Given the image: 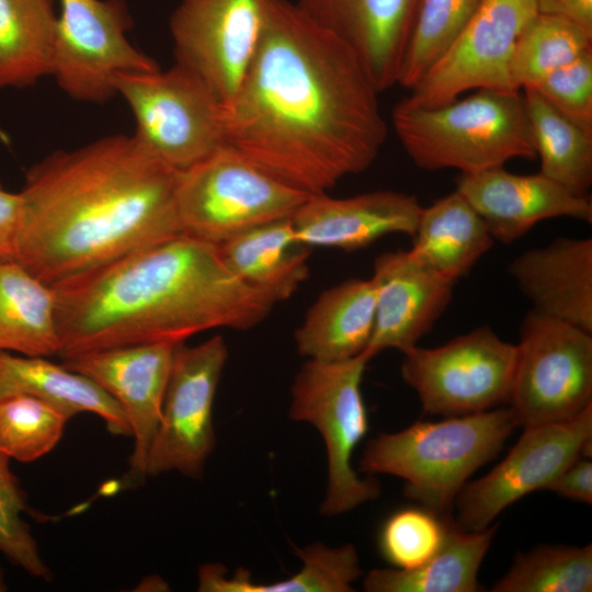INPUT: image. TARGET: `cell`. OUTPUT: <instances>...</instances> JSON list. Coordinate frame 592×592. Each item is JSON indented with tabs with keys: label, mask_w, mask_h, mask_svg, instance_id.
<instances>
[{
	"label": "cell",
	"mask_w": 592,
	"mask_h": 592,
	"mask_svg": "<svg viewBox=\"0 0 592 592\" xmlns=\"http://www.w3.org/2000/svg\"><path fill=\"white\" fill-rule=\"evenodd\" d=\"M26 395L44 400L70 419L89 412L100 417L109 432L132 436L118 402L88 377L43 356L0 352V398Z\"/></svg>",
	"instance_id": "cell-23"
},
{
	"label": "cell",
	"mask_w": 592,
	"mask_h": 592,
	"mask_svg": "<svg viewBox=\"0 0 592 592\" xmlns=\"http://www.w3.org/2000/svg\"><path fill=\"white\" fill-rule=\"evenodd\" d=\"M592 406L561 422L525 426L508 455L483 477L466 482L454 509L455 523L481 531L509 505L547 486L570 464L591 457Z\"/></svg>",
	"instance_id": "cell-13"
},
{
	"label": "cell",
	"mask_w": 592,
	"mask_h": 592,
	"mask_svg": "<svg viewBox=\"0 0 592 592\" xmlns=\"http://www.w3.org/2000/svg\"><path fill=\"white\" fill-rule=\"evenodd\" d=\"M217 247L236 276L275 304L292 297L309 276L310 247L296 238L291 218L250 228Z\"/></svg>",
	"instance_id": "cell-24"
},
{
	"label": "cell",
	"mask_w": 592,
	"mask_h": 592,
	"mask_svg": "<svg viewBox=\"0 0 592 592\" xmlns=\"http://www.w3.org/2000/svg\"><path fill=\"white\" fill-rule=\"evenodd\" d=\"M574 501L592 503V462L581 457L565 468L546 488Z\"/></svg>",
	"instance_id": "cell-38"
},
{
	"label": "cell",
	"mask_w": 592,
	"mask_h": 592,
	"mask_svg": "<svg viewBox=\"0 0 592 592\" xmlns=\"http://www.w3.org/2000/svg\"><path fill=\"white\" fill-rule=\"evenodd\" d=\"M539 172L571 193L588 196L592 185V134L549 105L533 89H522Z\"/></svg>",
	"instance_id": "cell-29"
},
{
	"label": "cell",
	"mask_w": 592,
	"mask_h": 592,
	"mask_svg": "<svg viewBox=\"0 0 592 592\" xmlns=\"http://www.w3.org/2000/svg\"><path fill=\"white\" fill-rule=\"evenodd\" d=\"M411 238L409 251L455 283L494 242L482 218L457 190L422 207Z\"/></svg>",
	"instance_id": "cell-25"
},
{
	"label": "cell",
	"mask_w": 592,
	"mask_h": 592,
	"mask_svg": "<svg viewBox=\"0 0 592 592\" xmlns=\"http://www.w3.org/2000/svg\"><path fill=\"white\" fill-rule=\"evenodd\" d=\"M69 420L60 409L32 396L0 398V452L9 459L34 462L58 444Z\"/></svg>",
	"instance_id": "cell-34"
},
{
	"label": "cell",
	"mask_w": 592,
	"mask_h": 592,
	"mask_svg": "<svg viewBox=\"0 0 592 592\" xmlns=\"http://www.w3.org/2000/svg\"><path fill=\"white\" fill-rule=\"evenodd\" d=\"M498 524L465 531L448 517L443 543L422 565L411 569H374L363 588L367 592H477L478 572Z\"/></svg>",
	"instance_id": "cell-26"
},
{
	"label": "cell",
	"mask_w": 592,
	"mask_h": 592,
	"mask_svg": "<svg viewBox=\"0 0 592 592\" xmlns=\"http://www.w3.org/2000/svg\"><path fill=\"white\" fill-rule=\"evenodd\" d=\"M376 289L369 278H349L325 289L295 330L297 351L308 360L337 362L363 353L375 321Z\"/></svg>",
	"instance_id": "cell-22"
},
{
	"label": "cell",
	"mask_w": 592,
	"mask_h": 592,
	"mask_svg": "<svg viewBox=\"0 0 592 592\" xmlns=\"http://www.w3.org/2000/svg\"><path fill=\"white\" fill-rule=\"evenodd\" d=\"M228 357L224 338L177 345L146 477L179 471L198 478L215 446L213 403Z\"/></svg>",
	"instance_id": "cell-12"
},
{
	"label": "cell",
	"mask_w": 592,
	"mask_h": 592,
	"mask_svg": "<svg viewBox=\"0 0 592 592\" xmlns=\"http://www.w3.org/2000/svg\"><path fill=\"white\" fill-rule=\"evenodd\" d=\"M115 87L134 115L133 137L173 169L184 170L226 144L221 103L182 65L123 73Z\"/></svg>",
	"instance_id": "cell-8"
},
{
	"label": "cell",
	"mask_w": 592,
	"mask_h": 592,
	"mask_svg": "<svg viewBox=\"0 0 592 592\" xmlns=\"http://www.w3.org/2000/svg\"><path fill=\"white\" fill-rule=\"evenodd\" d=\"M492 592H590L592 545H540L516 555Z\"/></svg>",
	"instance_id": "cell-32"
},
{
	"label": "cell",
	"mask_w": 592,
	"mask_h": 592,
	"mask_svg": "<svg viewBox=\"0 0 592 592\" xmlns=\"http://www.w3.org/2000/svg\"><path fill=\"white\" fill-rule=\"evenodd\" d=\"M352 48L295 2L272 0L261 42L224 107L226 144L277 179L326 193L376 160L387 123Z\"/></svg>",
	"instance_id": "cell-1"
},
{
	"label": "cell",
	"mask_w": 592,
	"mask_h": 592,
	"mask_svg": "<svg viewBox=\"0 0 592 592\" xmlns=\"http://www.w3.org/2000/svg\"><path fill=\"white\" fill-rule=\"evenodd\" d=\"M391 124L411 161L428 171L475 173L536 157L522 90L478 89L435 107L400 100Z\"/></svg>",
	"instance_id": "cell-5"
},
{
	"label": "cell",
	"mask_w": 592,
	"mask_h": 592,
	"mask_svg": "<svg viewBox=\"0 0 592 592\" xmlns=\"http://www.w3.org/2000/svg\"><path fill=\"white\" fill-rule=\"evenodd\" d=\"M22 217V195L3 189L0 183V259L14 260Z\"/></svg>",
	"instance_id": "cell-39"
},
{
	"label": "cell",
	"mask_w": 592,
	"mask_h": 592,
	"mask_svg": "<svg viewBox=\"0 0 592 592\" xmlns=\"http://www.w3.org/2000/svg\"><path fill=\"white\" fill-rule=\"evenodd\" d=\"M372 357L364 351L349 360H308L291 388V419L314 425L328 455V487L321 504L325 515H339L375 500L378 481L363 478L352 466L355 447L368 430L361 384Z\"/></svg>",
	"instance_id": "cell-7"
},
{
	"label": "cell",
	"mask_w": 592,
	"mask_h": 592,
	"mask_svg": "<svg viewBox=\"0 0 592 592\" xmlns=\"http://www.w3.org/2000/svg\"><path fill=\"white\" fill-rule=\"evenodd\" d=\"M57 20L52 76L70 98L103 103L116 93L123 73L159 69L133 46L126 8L119 0H56Z\"/></svg>",
	"instance_id": "cell-11"
},
{
	"label": "cell",
	"mask_w": 592,
	"mask_h": 592,
	"mask_svg": "<svg viewBox=\"0 0 592 592\" xmlns=\"http://www.w3.org/2000/svg\"><path fill=\"white\" fill-rule=\"evenodd\" d=\"M534 311L592 333V239L558 237L509 264Z\"/></svg>",
	"instance_id": "cell-21"
},
{
	"label": "cell",
	"mask_w": 592,
	"mask_h": 592,
	"mask_svg": "<svg viewBox=\"0 0 592 592\" xmlns=\"http://www.w3.org/2000/svg\"><path fill=\"white\" fill-rule=\"evenodd\" d=\"M303 561L300 570L285 581L257 583L246 570L226 576L221 565L208 567L202 577V587L207 592H348L362 574L358 555L352 544L330 548L323 544H311L296 549Z\"/></svg>",
	"instance_id": "cell-30"
},
{
	"label": "cell",
	"mask_w": 592,
	"mask_h": 592,
	"mask_svg": "<svg viewBox=\"0 0 592 592\" xmlns=\"http://www.w3.org/2000/svg\"><path fill=\"white\" fill-rule=\"evenodd\" d=\"M61 360L111 348L248 330L275 303L236 276L217 244L180 235L52 285Z\"/></svg>",
	"instance_id": "cell-3"
},
{
	"label": "cell",
	"mask_w": 592,
	"mask_h": 592,
	"mask_svg": "<svg viewBox=\"0 0 592 592\" xmlns=\"http://www.w3.org/2000/svg\"><path fill=\"white\" fill-rule=\"evenodd\" d=\"M0 352L43 357L59 352L54 288L15 260L0 259Z\"/></svg>",
	"instance_id": "cell-27"
},
{
	"label": "cell",
	"mask_w": 592,
	"mask_h": 592,
	"mask_svg": "<svg viewBox=\"0 0 592 592\" xmlns=\"http://www.w3.org/2000/svg\"><path fill=\"white\" fill-rule=\"evenodd\" d=\"M528 88L570 122L592 134V48Z\"/></svg>",
	"instance_id": "cell-37"
},
{
	"label": "cell",
	"mask_w": 592,
	"mask_h": 592,
	"mask_svg": "<svg viewBox=\"0 0 592 592\" xmlns=\"http://www.w3.org/2000/svg\"><path fill=\"white\" fill-rule=\"evenodd\" d=\"M456 190L482 218L493 240L503 244L513 243L546 219L592 223L589 195H576L540 172L521 175L497 167L462 173Z\"/></svg>",
	"instance_id": "cell-18"
},
{
	"label": "cell",
	"mask_w": 592,
	"mask_h": 592,
	"mask_svg": "<svg viewBox=\"0 0 592 592\" xmlns=\"http://www.w3.org/2000/svg\"><path fill=\"white\" fill-rule=\"evenodd\" d=\"M178 344H134L62 360L67 368L93 380L122 407L134 437L127 485L135 486L146 478L148 453L161 418Z\"/></svg>",
	"instance_id": "cell-16"
},
{
	"label": "cell",
	"mask_w": 592,
	"mask_h": 592,
	"mask_svg": "<svg viewBox=\"0 0 592 592\" xmlns=\"http://www.w3.org/2000/svg\"><path fill=\"white\" fill-rule=\"evenodd\" d=\"M447 519L422 506L395 512L386 520L379 534L382 555L399 569L422 565L441 547Z\"/></svg>",
	"instance_id": "cell-35"
},
{
	"label": "cell",
	"mask_w": 592,
	"mask_h": 592,
	"mask_svg": "<svg viewBox=\"0 0 592 592\" xmlns=\"http://www.w3.org/2000/svg\"><path fill=\"white\" fill-rule=\"evenodd\" d=\"M485 0H421L397 84L411 90L447 50Z\"/></svg>",
	"instance_id": "cell-33"
},
{
	"label": "cell",
	"mask_w": 592,
	"mask_h": 592,
	"mask_svg": "<svg viewBox=\"0 0 592 592\" xmlns=\"http://www.w3.org/2000/svg\"><path fill=\"white\" fill-rule=\"evenodd\" d=\"M421 0H296L356 54L378 92L397 84Z\"/></svg>",
	"instance_id": "cell-20"
},
{
	"label": "cell",
	"mask_w": 592,
	"mask_h": 592,
	"mask_svg": "<svg viewBox=\"0 0 592 592\" xmlns=\"http://www.w3.org/2000/svg\"><path fill=\"white\" fill-rule=\"evenodd\" d=\"M537 13L535 0H485L477 13L401 99L417 107H435L478 89L520 90L511 75L519 34Z\"/></svg>",
	"instance_id": "cell-15"
},
{
	"label": "cell",
	"mask_w": 592,
	"mask_h": 592,
	"mask_svg": "<svg viewBox=\"0 0 592 592\" xmlns=\"http://www.w3.org/2000/svg\"><path fill=\"white\" fill-rule=\"evenodd\" d=\"M178 172L133 135L48 155L20 192L14 260L55 285L182 235Z\"/></svg>",
	"instance_id": "cell-2"
},
{
	"label": "cell",
	"mask_w": 592,
	"mask_h": 592,
	"mask_svg": "<svg viewBox=\"0 0 592 592\" xmlns=\"http://www.w3.org/2000/svg\"><path fill=\"white\" fill-rule=\"evenodd\" d=\"M401 376L425 413L454 417L508 403L516 345L491 328L479 327L436 348L402 353Z\"/></svg>",
	"instance_id": "cell-10"
},
{
	"label": "cell",
	"mask_w": 592,
	"mask_h": 592,
	"mask_svg": "<svg viewBox=\"0 0 592 592\" xmlns=\"http://www.w3.org/2000/svg\"><path fill=\"white\" fill-rule=\"evenodd\" d=\"M589 48L592 34L566 19L537 12L516 39L511 62L513 82L520 90L532 87Z\"/></svg>",
	"instance_id": "cell-31"
},
{
	"label": "cell",
	"mask_w": 592,
	"mask_h": 592,
	"mask_svg": "<svg viewBox=\"0 0 592 592\" xmlns=\"http://www.w3.org/2000/svg\"><path fill=\"white\" fill-rule=\"evenodd\" d=\"M537 12L566 19L592 34V0H535Z\"/></svg>",
	"instance_id": "cell-40"
},
{
	"label": "cell",
	"mask_w": 592,
	"mask_h": 592,
	"mask_svg": "<svg viewBox=\"0 0 592 592\" xmlns=\"http://www.w3.org/2000/svg\"><path fill=\"white\" fill-rule=\"evenodd\" d=\"M515 345L508 403L519 425L567 421L592 406V333L531 310Z\"/></svg>",
	"instance_id": "cell-9"
},
{
	"label": "cell",
	"mask_w": 592,
	"mask_h": 592,
	"mask_svg": "<svg viewBox=\"0 0 592 592\" xmlns=\"http://www.w3.org/2000/svg\"><path fill=\"white\" fill-rule=\"evenodd\" d=\"M7 582L4 578L3 570L0 568V592L7 591Z\"/></svg>",
	"instance_id": "cell-41"
},
{
	"label": "cell",
	"mask_w": 592,
	"mask_h": 592,
	"mask_svg": "<svg viewBox=\"0 0 592 592\" xmlns=\"http://www.w3.org/2000/svg\"><path fill=\"white\" fill-rule=\"evenodd\" d=\"M309 195L225 144L178 172L175 205L184 235L219 244L250 228L292 218Z\"/></svg>",
	"instance_id": "cell-6"
},
{
	"label": "cell",
	"mask_w": 592,
	"mask_h": 592,
	"mask_svg": "<svg viewBox=\"0 0 592 592\" xmlns=\"http://www.w3.org/2000/svg\"><path fill=\"white\" fill-rule=\"evenodd\" d=\"M422 206L414 195L379 190L350 197L311 194L292 216L296 238L307 247L363 249L382 237L415 232Z\"/></svg>",
	"instance_id": "cell-19"
},
{
	"label": "cell",
	"mask_w": 592,
	"mask_h": 592,
	"mask_svg": "<svg viewBox=\"0 0 592 592\" xmlns=\"http://www.w3.org/2000/svg\"><path fill=\"white\" fill-rule=\"evenodd\" d=\"M0 452V553L33 578L49 581L50 569L41 556L30 525L23 519L25 494Z\"/></svg>",
	"instance_id": "cell-36"
},
{
	"label": "cell",
	"mask_w": 592,
	"mask_h": 592,
	"mask_svg": "<svg viewBox=\"0 0 592 592\" xmlns=\"http://www.w3.org/2000/svg\"><path fill=\"white\" fill-rule=\"evenodd\" d=\"M56 0H0V90L52 76Z\"/></svg>",
	"instance_id": "cell-28"
},
{
	"label": "cell",
	"mask_w": 592,
	"mask_h": 592,
	"mask_svg": "<svg viewBox=\"0 0 592 592\" xmlns=\"http://www.w3.org/2000/svg\"><path fill=\"white\" fill-rule=\"evenodd\" d=\"M520 426L508 407L418 421L372 439L358 470L405 480V496L441 517H449L468 478L490 462Z\"/></svg>",
	"instance_id": "cell-4"
},
{
	"label": "cell",
	"mask_w": 592,
	"mask_h": 592,
	"mask_svg": "<svg viewBox=\"0 0 592 592\" xmlns=\"http://www.w3.org/2000/svg\"><path fill=\"white\" fill-rule=\"evenodd\" d=\"M372 280L375 321L365 350L372 358L387 349L405 353L417 346L447 308L455 285L409 250L377 255Z\"/></svg>",
	"instance_id": "cell-17"
},
{
	"label": "cell",
	"mask_w": 592,
	"mask_h": 592,
	"mask_svg": "<svg viewBox=\"0 0 592 592\" xmlns=\"http://www.w3.org/2000/svg\"><path fill=\"white\" fill-rule=\"evenodd\" d=\"M272 0H181L169 27L178 64L223 106L236 95L262 38Z\"/></svg>",
	"instance_id": "cell-14"
}]
</instances>
